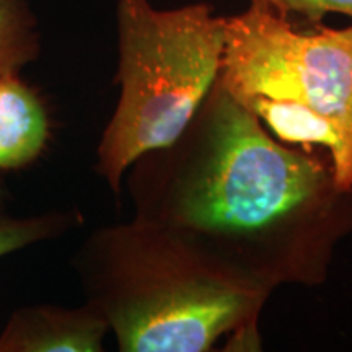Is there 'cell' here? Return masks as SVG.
I'll use <instances>...</instances> for the list:
<instances>
[{"instance_id": "obj_1", "label": "cell", "mask_w": 352, "mask_h": 352, "mask_svg": "<svg viewBox=\"0 0 352 352\" xmlns=\"http://www.w3.org/2000/svg\"><path fill=\"white\" fill-rule=\"evenodd\" d=\"M131 168L135 219L271 292L323 283L352 232V191L338 186L331 160L277 142L217 80L182 134Z\"/></svg>"}, {"instance_id": "obj_2", "label": "cell", "mask_w": 352, "mask_h": 352, "mask_svg": "<svg viewBox=\"0 0 352 352\" xmlns=\"http://www.w3.org/2000/svg\"><path fill=\"white\" fill-rule=\"evenodd\" d=\"M74 270L122 352H204L222 336L233 351L259 349L271 290L214 270L164 228L135 217L100 228Z\"/></svg>"}, {"instance_id": "obj_3", "label": "cell", "mask_w": 352, "mask_h": 352, "mask_svg": "<svg viewBox=\"0 0 352 352\" xmlns=\"http://www.w3.org/2000/svg\"><path fill=\"white\" fill-rule=\"evenodd\" d=\"M116 19L121 94L96 171L120 195L131 165L173 142L217 80L226 19L208 3L157 10L151 0H120Z\"/></svg>"}, {"instance_id": "obj_4", "label": "cell", "mask_w": 352, "mask_h": 352, "mask_svg": "<svg viewBox=\"0 0 352 352\" xmlns=\"http://www.w3.org/2000/svg\"><path fill=\"white\" fill-rule=\"evenodd\" d=\"M226 19L217 82L236 101L253 96L302 104L333 126L336 184L352 191V26L298 30L266 0Z\"/></svg>"}, {"instance_id": "obj_5", "label": "cell", "mask_w": 352, "mask_h": 352, "mask_svg": "<svg viewBox=\"0 0 352 352\" xmlns=\"http://www.w3.org/2000/svg\"><path fill=\"white\" fill-rule=\"evenodd\" d=\"M109 333L91 307L26 305L13 311L0 333V352H100Z\"/></svg>"}, {"instance_id": "obj_6", "label": "cell", "mask_w": 352, "mask_h": 352, "mask_svg": "<svg viewBox=\"0 0 352 352\" xmlns=\"http://www.w3.org/2000/svg\"><path fill=\"white\" fill-rule=\"evenodd\" d=\"M50 139V111L38 91L20 74L0 76V170L34 164Z\"/></svg>"}, {"instance_id": "obj_7", "label": "cell", "mask_w": 352, "mask_h": 352, "mask_svg": "<svg viewBox=\"0 0 352 352\" xmlns=\"http://www.w3.org/2000/svg\"><path fill=\"white\" fill-rule=\"evenodd\" d=\"M241 104L256 114L259 121L266 122L284 142L300 144L305 151H311V145H321L329 152L331 164L340 153V139L333 126L302 104L263 96H253L241 101Z\"/></svg>"}, {"instance_id": "obj_8", "label": "cell", "mask_w": 352, "mask_h": 352, "mask_svg": "<svg viewBox=\"0 0 352 352\" xmlns=\"http://www.w3.org/2000/svg\"><path fill=\"white\" fill-rule=\"evenodd\" d=\"M82 222V215L70 212H44L19 217L8 209V195L0 186V258L41 241L54 240Z\"/></svg>"}, {"instance_id": "obj_9", "label": "cell", "mask_w": 352, "mask_h": 352, "mask_svg": "<svg viewBox=\"0 0 352 352\" xmlns=\"http://www.w3.org/2000/svg\"><path fill=\"white\" fill-rule=\"evenodd\" d=\"M39 50L38 20L28 0H0V76L20 74Z\"/></svg>"}, {"instance_id": "obj_10", "label": "cell", "mask_w": 352, "mask_h": 352, "mask_svg": "<svg viewBox=\"0 0 352 352\" xmlns=\"http://www.w3.org/2000/svg\"><path fill=\"white\" fill-rule=\"evenodd\" d=\"M276 10L298 13L310 23H320L327 13H342L352 19V0H266Z\"/></svg>"}]
</instances>
